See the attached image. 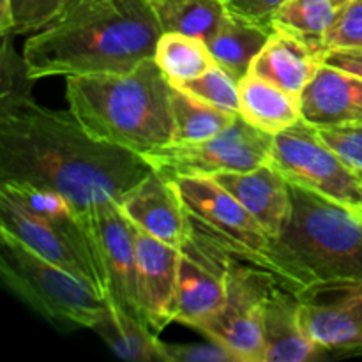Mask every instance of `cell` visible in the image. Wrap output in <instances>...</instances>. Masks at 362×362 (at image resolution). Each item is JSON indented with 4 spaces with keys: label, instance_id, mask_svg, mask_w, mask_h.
I'll return each instance as SVG.
<instances>
[{
    "label": "cell",
    "instance_id": "1",
    "mask_svg": "<svg viewBox=\"0 0 362 362\" xmlns=\"http://www.w3.org/2000/svg\"><path fill=\"white\" fill-rule=\"evenodd\" d=\"M151 173L140 154L95 140L69 110L34 99L0 106V184L49 189L88 216L120 204Z\"/></svg>",
    "mask_w": 362,
    "mask_h": 362
},
{
    "label": "cell",
    "instance_id": "2",
    "mask_svg": "<svg viewBox=\"0 0 362 362\" xmlns=\"http://www.w3.org/2000/svg\"><path fill=\"white\" fill-rule=\"evenodd\" d=\"M161 34L148 0H76L25 41L23 59L32 80L129 73L154 57Z\"/></svg>",
    "mask_w": 362,
    "mask_h": 362
},
{
    "label": "cell",
    "instance_id": "3",
    "mask_svg": "<svg viewBox=\"0 0 362 362\" xmlns=\"http://www.w3.org/2000/svg\"><path fill=\"white\" fill-rule=\"evenodd\" d=\"M172 83L152 59L129 73L67 76L69 112L90 136L145 156L173 144Z\"/></svg>",
    "mask_w": 362,
    "mask_h": 362
},
{
    "label": "cell",
    "instance_id": "4",
    "mask_svg": "<svg viewBox=\"0 0 362 362\" xmlns=\"http://www.w3.org/2000/svg\"><path fill=\"white\" fill-rule=\"evenodd\" d=\"M290 184V214L271 239L269 267L286 288L362 278V219L310 189Z\"/></svg>",
    "mask_w": 362,
    "mask_h": 362
},
{
    "label": "cell",
    "instance_id": "5",
    "mask_svg": "<svg viewBox=\"0 0 362 362\" xmlns=\"http://www.w3.org/2000/svg\"><path fill=\"white\" fill-rule=\"evenodd\" d=\"M0 230L108 297V278L90 219L62 194L0 184Z\"/></svg>",
    "mask_w": 362,
    "mask_h": 362
},
{
    "label": "cell",
    "instance_id": "6",
    "mask_svg": "<svg viewBox=\"0 0 362 362\" xmlns=\"http://www.w3.org/2000/svg\"><path fill=\"white\" fill-rule=\"evenodd\" d=\"M0 272L13 293L60 331L94 329L105 317V297L6 230H0Z\"/></svg>",
    "mask_w": 362,
    "mask_h": 362
},
{
    "label": "cell",
    "instance_id": "7",
    "mask_svg": "<svg viewBox=\"0 0 362 362\" xmlns=\"http://www.w3.org/2000/svg\"><path fill=\"white\" fill-rule=\"evenodd\" d=\"M209 235L218 243L225 258L226 300L197 331L225 346L237 362H264V304L271 290L283 285L281 279L258 257L228 246L212 233Z\"/></svg>",
    "mask_w": 362,
    "mask_h": 362
},
{
    "label": "cell",
    "instance_id": "8",
    "mask_svg": "<svg viewBox=\"0 0 362 362\" xmlns=\"http://www.w3.org/2000/svg\"><path fill=\"white\" fill-rule=\"evenodd\" d=\"M274 134L251 126L237 115L216 136L193 144H170L141 156L152 172L175 182L182 177H214L226 172H251L271 161Z\"/></svg>",
    "mask_w": 362,
    "mask_h": 362
},
{
    "label": "cell",
    "instance_id": "9",
    "mask_svg": "<svg viewBox=\"0 0 362 362\" xmlns=\"http://www.w3.org/2000/svg\"><path fill=\"white\" fill-rule=\"evenodd\" d=\"M269 163L288 182L313 191L362 219V180L306 120L300 119L274 134Z\"/></svg>",
    "mask_w": 362,
    "mask_h": 362
},
{
    "label": "cell",
    "instance_id": "10",
    "mask_svg": "<svg viewBox=\"0 0 362 362\" xmlns=\"http://www.w3.org/2000/svg\"><path fill=\"white\" fill-rule=\"evenodd\" d=\"M306 334L324 350L362 349V278L318 281L297 290Z\"/></svg>",
    "mask_w": 362,
    "mask_h": 362
},
{
    "label": "cell",
    "instance_id": "11",
    "mask_svg": "<svg viewBox=\"0 0 362 362\" xmlns=\"http://www.w3.org/2000/svg\"><path fill=\"white\" fill-rule=\"evenodd\" d=\"M175 184L191 221L228 246L255 255L269 267L265 253L271 237L232 193L212 177H182Z\"/></svg>",
    "mask_w": 362,
    "mask_h": 362
},
{
    "label": "cell",
    "instance_id": "12",
    "mask_svg": "<svg viewBox=\"0 0 362 362\" xmlns=\"http://www.w3.org/2000/svg\"><path fill=\"white\" fill-rule=\"evenodd\" d=\"M226 300L225 258L221 247L191 223V233L180 247L177 276L175 322L197 329L214 317Z\"/></svg>",
    "mask_w": 362,
    "mask_h": 362
},
{
    "label": "cell",
    "instance_id": "13",
    "mask_svg": "<svg viewBox=\"0 0 362 362\" xmlns=\"http://www.w3.org/2000/svg\"><path fill=\"white\" fill-rule=\"evenodd\" d=\"M88 219L108 278L106 300L145 322L138 293L134 223L115 202H106L95 207L88 214Z\"/></svg>",
    "mask_w": 362,
    "mask_h": 362
},
{
    "label": "cell",
    "instance_id": "14",
    "mask_svg": "<svg viewBox=\"0 0 362 362\" xmlns=\"http://www.w3.org/2000/svg\"><path fill=\"white\" fill-rule=\"evenodd\" d=\"M138 293L148 327L159 334L177 317L180 250L161 243L134 225Z\"/></svg>",
    "mask_w": 362,
    "mask_h": 362
},
{
    "label": "cell",
    "instance_id": "15",
    "mask_svg": "<svg viewBox=\"0 0 362 362\" xmlns=\"http://www.w3.org/2000/svg\"><path fill=\"white\" fill-rule=\"evenodd\" d=\"M124 214L144 232L170 246L180 247L191 233V219L175 182L152 172L120 202Z\"/></svg>",
    "mask_w": 362,
    "mask_h": 362
},
{
    "label": "cell",
    "instance_id": "16",
    "mask_svg": "<svg viewBox=\"0 0 362 362\" xmlns=\"http://www.w3.org/2000/svg\"><path fill=\"white\" fill-rule=\"evenodd\" d=\"M300 115L310 126H362V76L324 64L300 92Z\"/></svg>",
    "mask_w": 362,
    "mask_h": 362
},
{
    "label": "cell",
    "instance_id": "17",
    "mask_svg": "<svg viewBox=\"0 0 362 362\" xmlns=\"http://www.w3.org/2000/svg\"><path fill=\"white\" fill-rule=\"evenodd\" d=\"M212 179L240 202L271 239L281 233L290 214V184L271 163L251 172L218 173Z\"/></svg>",
    "mask_w": 362,
    "mask_h": 362
},
{
    "label": "cell",
    "instance_id": "18",
    "mask_svg": "<svg viewBox=\"0 0 362 362\" xmlns=\"http://www.w3.org/2000/svg\"><path fill=\"white\" fill-rule=\"evenodd\" d=\"M327 53L322 45L274 28L267 45L251 64L250 73L278 85L290 94L300 95L311 78L325 64Z\"/></svg>",
    "mask_w": 362,
    "mask_h": 362
},
{
    "label": "cell",
    "instance_id": "19",
    "mask_svg": "<svg viewBox=\"0 0 362 362\" xmlns=\"http://www.w3.org/2000/svg\"><path fill=\"white\" fill-rule=\"evenodd\" d=\"M322 350L303 329L297 293L276 285L264 304V362L313 361Z\"/></svg>",
    "mask_w": 362,
    "mask_h": 362
},
{
    "label": "cell",
    "instance_id": "20",
    "mask_svg": "<svg viewBox=\"0 0 362 362\" xmlns=\"http://www.w3.org/2000/svg\"><path fill=\"white\" fill-rule=\"evenodd\" d=\"M239 115L251 126L278 134L303 119L300 95L290 94L278 85L247 73L239 81Z\"/></svg>",
    "mask_w": 362,
    "mask_h": 362
},
{
    "label": "cell",
    "instance_id": "21",
    "mask_svg": "<svg viewBox=\"0 0 362 362\" xmlns=\"http://www.w3.org/2000/svg\"><path fill=\"white\" fill-rule=\"evenodd\" d=\"M94 331L120 359L131 362L163 361L159 349L161 339L148 327L147 322L133 317L110 300H106V313L94 325Z\"/></svg>",
    "mask_w": 362,
    "mask_h": 362
},
{
    "label": "cell",
    "instance_id": "22",
    "mask_svg": "<svg viewBox=\"0 0 362 362\" xmlns=\"http://www.w3.org/2000/svg\"><path fill=\"white\" fill-rule=\"evenodd\" d=\"M269 35V30L244 23L226 14L221 27L205 42L214 57L216 66L226 71L235 81H240L250 73L253 60L267 45Z\"/></svg>",
    "mask_w": 362,
    "mask_h": 362
},
{
    "label": "cell",
    "instance_id": "23",
    "mask_svg": "<svg viewBox=\"0 0 362 362\" xmlns=\"http://www.w3.org/2000/svg\"><path fill=\"white\" fill-rule=\"evenodd\" d=\"M173 144H193L216 136L235 120L239 113L216 108L172 85Z\"/></svg>",
    "mask_w": 362,
    "mask_h": 362
},
{
    "label": "cell",
    "instance_id": "24",
    "mask_svg": "<svg viewBox=\"0 0 362 362\" xmlns=\"http://www.w3.org/2000/svg\"><path fill=\"white\" fill-rule=\"evenodd\" d=\"M163 32L207 41L226 16L221 0H148Z\"/></svg>",
    "mask_w": 362,
    "mask_h": 362
},
{
    "label": "cell",
    "instance_id": "25",
    "mask_svg": "<svg viewBox=\"0 0 362 362\" xmlns=\"http://www.w3.org/2000/svg\"><path fill=\"white\" fill-rule=\"evenodd\" d=\"M154 60L172 85L194 80L216 67L214 57L204 39L175 32H163Z\"/></svg>",
    "mask_w": 362,
    "mask_h": 362
},
{
    "label": "cell",
    "instance_id": "26",
    "mask_svg": "<svg viewBox=\"0 0 362 362\" xmlns=\"http://www.w3.org/2000/svg\"><path fill=\"white\" fill-rule=\"evenodd\" d=\"M346 0H286L274 16V28L304 41L324 46L325 32L331 28Z\"/></svg>",
    "mask_w": 362,
    "mask_h": 362
},
{
    "label": "cell",
    "instance_id": "27",
    "mask_svg": "<svg viewBox=\"0 0 362 362\" xmlns=\"http://www.w3.org/2000/svg\"><path fill=\"white\" fill-rule=\"evenodd\" d=\"M74 2L76 0H2V35L42 30L59 20Z\"/></svg>",
    "mask_w": 362,
    "mask_h": 362
},
{
    "label": "cell",
    "instance_id": "28",
    "mask_svg": "<svg viewBox=\"0 0 362 362\" xmlns=\"http://www.w3.org/2000/svg\"><path fill=\"white\" fill-rule=\"evenodd\" d=\"M187 94L194 95L200 101L209 103L216 108L226 110V112L239 113V81L233 80L226 71L216 66L211 71L204 73L194 80L184 81V83L173 85Z\"/></svg>",
    "mask_w": 362,
    "mask_h": 362
},
{
    "label": "cell",
    "instance_id": "29",
    "mask_svg": "<svg viewBox=\"0 0 362 362\" xmlns=\"http://www.w3.org/2000/svg\"><path fill=\"white\" fill-rule=\"evenodd\" d=\"M327 52H362V0H346L324 35Z\"/></svg>",
    "mask_w": 362,
    "mask_h": 362
},
{
    "label": "cell",
    "instance_id": "30",
    "mask_svg": "<svg viewBox=\"0 0 362 362\" xmlns=\"http://www.w3.org/2000/svg\"><path fill=\"white\" fill-rule=\"evenodd\" d=\"M30 81L27 62L23 53L16 55L11 48L9 34H4L2 46V90H0V106L13 105V103L32 99Z\"/></svg>",
    "mask_w": 362,
    "mask_h": 362
},
{
    "label": "cell",
    "instance_id": "31",
    "mask_svg": "<svg viewBox=\"0 0 362 362\" xmlns=\"http://www.w3.org/2000/svg\"><path fill=\"white\" fill-rule=\"evenodd\" d=\"M318 136L362 180V126L320 127Z\"/></svg>",
    "mask_w": 362,
    "mask_h": 362
},
{
    "label": "cell",
    "instance_id": "32",
    "mask_svg": "<svg viewBox=\"0 0 362 362\" xmlns=\"http://www.w3.org/2000/svg\"><path fill=\"white\" fill-rule=\"evenodd\" d=\"M163 362H237L219 343H166L159 341Z\"/></svg>",
    "mask_w": 362,
    "mask_h": 362
},
{
    "label": "cell",
    "instance_id": "33",
    "mask_svg": "<svg viewBox=\"0 0 362 362\" xmlns=\"http://www.w3.org/2000/svg\"><path fill=\"white\" fill-rule=\"evenodd\" d=\"M286 0H221L230 18L255 25L264 30H274V16Z\"/></svg>",
    "mask_w": 362,
    "mask_h": 362
},
{
    "label": "cell",
    "instance_id": "34",
    "mask_svg": "<svg viewBox=\"0 0 362 362\" xmlns=\"http://www.w3.org/2000/svg\"><path fill=\"white\" fill-rule=\"evenodd\" d=\"M325 64L362 76V52H329Z\"/></svg>",
    "mask_w": 362,
    "mask_h": 362
}]
</instances>
